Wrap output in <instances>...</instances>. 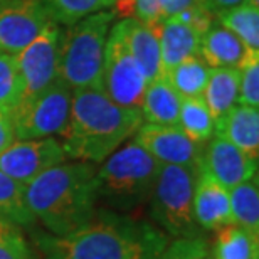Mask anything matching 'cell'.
<instances>
[{"label": "cell", "instance_id": "cb8c5ba5", "mask_svg": "<svg viewBox=\"0 0 259 259\" xmlns=\"http://www.w3.org/2000/svg\"><path fill=\"white\" fill-rule=\"evenodd\" d=\"M259 237L249 234L246 229L229 224L217 229L212 246L214 259H259Z\"/></svg>", "mask_w": 259, "mask_h": 259}, {"label": "cell", "instance_id": "277c9868", "mask_svg": "<svg viewBox=\"0 0 259 259\" xmlns=\"http://www.w3.org/2000/svg\"><path fill=\"white\" fill-rule=\"evenodd\" d=\"M115 12L100 10L76 24L66 25L59 35V79L72 91L101 90L105 49Z\"/></svg>", "mask_w": 259, "mask_h": 259}, {"label": "cell", "instance_id": "f1b7e54d", "mask_svg": "<svg viewBox=\"0 0 259 259\" xmlns=\"http://www.w3.org/2000/svg\"><path fill=\"white\" fill-rule=\"evenodd\" d=\"M239 105L259 106V53L247 54L239 67Z\"/></svg>", "mask_w": 259, "mask_h": 259}, {"label": "cell", "instance_id": "4fadbf2b", "mask_svg": "<svg viewBox=\"0 0 259 259\" xmlns=\"http://www.w3.org/2000/svg\"><path fill=\"white\" fill-rule=\"evenodd\" d=\"M202 168H205L227 190L257 175V160L227 142L226 138L212 137L202 153Z\"/></svg>", "mask_w": 259, "mask_h": 259}, {"label": "cell", "instance_id": "ba28073f", "mask_svg": "<svg viewBox=\"0 0 259 259\" xmlns=\"http://www.w3.org/2000/svg\"><path fill=\"white\" fill-rule=\"evenodd\" d=\"M147 77L132 56L125 37L123 20L111 25L105 49L101 90L116 105L138 110L147 90Z\"/></svg>", "mask_w": 259, "mask_h": 259}, {"label": "cell", "instance_id": "e575fe53", "mask_svg": "<svg viewBox=\"0 0 259 259\" xmlns=\"http://www.w3.org/2000/svg\"><path fill=\"white\" fill-rule=\"evenodd\" d=\"M215 5V10L219 9H229V7H236V5L244 4L246 0H212Z\"/></svg>", "mask_w": 259, "mask_h": 259}, {"label": "cell", "instance_id": "603a6c76", "mask_svg": "<svg viewBox=\"0 0 259 259\" xmlns=\"http://www.w3.org/2000/svg\"><path fill=\"white\" fill-rule=\"evenodd\" d=\"M210 69L200 56H194L179 63L168 72H165L163 77L167 79L175 91L179 93L182 100L187 98H202L205 90V84L209 81Z\"/></svg>", "mask_w": 259, "mask_h": 259}, {"label": "cell", "instance_id": "8d00e7d4", "mask_svg": "<svg viewBox=\"0 0 259 259\" xmlns=\"http://www.w3.org/2000/svg\"><path fill=\"white\" fill-rule=\"evenodd\" d=\"M116 2H121V0H115V4H116ZM115 4H113V5H115Z\"/></svg>", "mask_w": 259, "mask_h": 259}, {"label": "cell", "instance_id": "7c38bea8", "mask_svg": "<svg viewBox=\"0 0 259 259\" xmlns=\"http://www.w3.org/2000/svg\"><path fill=\"white\" fill-rule=\"evenodd\" d=\"M133 142L160 163L182 165L194 170H200L202 167L204 145L190 140L177 125L143 123L133 135Z\"/></svg>", "mask_w": 259, "mask_h": 259}, {"label": "cell", "instance_id": "d4e9b609", "mask_svg": "<svg viewBox=\"0 0 259 259\" xmlns=\"http://www.w3.org/2000/svg\"><path fill=\"white\" fill-rule=\"evenodd\" d=\"M177 126L195 143L205 145L214 137L215 120L202 98L182 100Z\"/></svg>", "mask_w": 259, "mask_h": 259}, {"label": "cell", "instance_id": "44dd1931", "mask_svg": "<svg viewBox=\"0 0 259 259\" xmlns=\"http://www.w3.org/2000/svg\"><path fill=\"white\" fill-rule=\"evenodd\" d=\"M215 20L244 44L247 53H259V7L241 4L215 10Z\"/></svg>", "mask_w": 259, "mask_h": 259}, {"label": "cell", "instance_id": "52a82bcc", "mask_svg": "<svg viewBox=\"0 0 259 259\" xmlns=\"http://www.w3.org/2000/svg\"><path fill=\"white\" fill-rule=\"evenodd\" d=\"M72 90L56 79L32 98H24L10 115L15 140H37L63 135L71 111Z\"/></svg>", "mask_w": 259, "mask_h": 259}, {"label": "cell", "instance_id": "f546056e", "mask_svg": "<svg viewBox=\"0 0 259 259\" xmlns=\"http://www.w3.org/2000/svg\"><path fill=\"white\" fill-rule=\"evenodd\" d=\"M0 259H34L19 227L0 221Z\"/></svg>", "mask_w": 259, "mask_h": 259}, {"label": "cell", "instance_id": "8992f818", "mask_svg": "<svg viewBox=\"0 0 259 259\" xmlns=\"http://www.w3.org/2000/svg\"><path fill=\"white\" fill-rule=\"evenodd\" d=\"M200 170L182 165L160 163L150 209L152 217L168 237L197 236L194 219V187Z\"/></svg>", "mask_w": 259, "mask_h": 259}, {"label": "cell", "instance_id": "4316f807", "mask_svg": "<svg viewBox=\"0 0 259 259\" xmlns=\"http://www.w3.org/2000/svg\"><path fill=\"white\" fill-rule=\"evenodd\" d=\"M59 25H71L88 15L110 9L115 0H35Z\"/></svg>", "mask_w": 259, "mask_h": 259}, {"label": "cell", "instance_id": "e0dca14e", "mask_svg": "<svg viewBox=\"0 0 259 259\" xmlns=\"http://www.w3.org/2000/svg\"><path fill=\"white\" fill-rule=\"evenodd\" d=\"M215 137L226 138L249 157L259 155V110L246 105H236L219 120H215Z\"/></svg>", "mask_w": 259, "mask_h": 259}, {"label": "cell", "instance_id": "484cf974", "mask_svg": "<svg viewBox=\"0 0 259 259\" xmlns=\"http://www.w3.org/2000/svg\"><path fill=\"white\" fill-rule=\"evenodd\" d=\"M0 221L17 227L30 226L35 221L25 202V185L5 175L2 170H0Z\"/></svg>", "mask_w": 259, "mask_h": 259}, {"label": "cell", "instance_id": "d590c367", "mask_svg": "<svg viewBox=\"0 0 259 259\" xmlns=\"http://www.w3.org/2000/svg\"><path fill=\"white\" fill-rule=\"evenodd\" d=\"M244 4H249L252 7H259V0H246Z\"/></svg>", "mask_w": 259, "mask_h": 259}, {"label": "cell", "instance_id": "3957f363", "mask_svg": "<svg viewBox=\"0 0 259 259\" xmlns=\"http://www.w3.org/2000/svg\"><path fill=\"white\" fill-rule=\"evenodd\" d=\"M142 125V113L116 105L103 90H76L61 145L66 157L101 163Z\"/></svg>", "mask_w": 259, "mask_h": 259}, {"label": "cell", "instance_id": "d6a6232c", "mask_svg": "<svg viewBox=\"0 0 259 259\" xmlns=\"http://www.w3.org/2000/svg\"><path fill=\"white\" fill-rule=\"evenodd\" d=\"M15 140L14 135V126L10 121V116L5 115L4 111H0V153L9 147Z\"/></svg>", "mask_w": 259, "mask_h": 259}, {"label": "cell", "instance_id": "1f68e13d", "mask_svg": "<svg viewBox=\"0 0 259 259\" xmlns=\"http://www.w3.org/2000/svg\"><path fill=\"white\" fill-rule=\"evenodd\" d=\"M202 236H192V237H180L175 239L172 244H167L163 252L157 259H189L192 256L194 249L199 244Z\"/></svg>", "mask_w": 259, "mask_h": 259}, {"label": "cell", "instance_id": "836d02e7", "mask_svg": "<svg viewBox=\"0 0 259 259\" xmlns=\"http://www.w3.org/2000/svg\"><path fill=\"white\" fill-rule=\"evenodd\" d=\"M189 259H214L210 247H209V242H207L205 237H200L199 244H197V247L192 252V256H190Z\"/></svg>", "mask_w": 259, "mask_h": 259}, {"label": "cell", "instance_id": "4dcf8cb0", "mask_svg": "<svg viewBox=\"0 0 259 259\" xmlns=\"http://www.w3.org/2000/svg\"><path fill=\"white\" fill-rule=\"evenodd\" d=\"M162 20L175 17L190 9H207L215 12V5L212 0H158Z\"/></svg>", "mask_w": 259, "mask_h": 259}, {"label": "cell", "instance_id": "5b68a950", "mask_svg": "<svg viewBox=\"0 0 259 259\" xmlns=\"http://www.w3.org/2000/svg\"><path fill=\"white\" fill-rule=\"evenodd\" d=\"M160 162L137 143H126L96 170L98 199L113 210L130 212L152 199Z\"/></svg>", "mask_w": 259, "mask_h": 259}, {"label": "cell", "instance_id": "ac0fdd59", "mask_svg": "<svg viewBox=\"0 0 259 259\" xmlns=\"http://www.w3.org/2000/svg\"><path fill=\"white\" fill-rule=\"evenodd\" d=\"M123 25H125L128 49L147 81L150 82L157 77H162V54H160V44L155 30L133 17L123 19Z\"/></svg>", "mask_w": 259, "mask_h": 259}, {"label": "cell", "instance_id": "d6986e66", "mask_svg": "<svg viewBox=\"0 0 259 259\" xmlns=\"http://www.w3.org/2000/svg\"><path fill=\"white\" fill-rule=\"evenodd\" d=\"M180 105H182V98L162 76L147 84L140 113L147 123L174 126L179 121Z\"/></svg>", "mask_w": 259, "mask_h": 259}, {"label": "cell", "instance_id": "2e32d148", "mask_svg": "<svg viewBox=\"0 0 259 259\" xmlns=\"http://www.w3.org/2000/svg\"><path fill=\"white\" fill-rule=\"evenodd\" d=\"M247 54L256 53H247L239 37L232 34L229 29H226L224 25H221L217 20L212 22L200 39L199 56L212 69L215 67L239 69Z\"/></svg>", "mask_w": 259, "mask_h": 259}, {"label": "cell", "instance_id": "8fae6325", "mask_svg": "<svg viewBox=\"0 0 259 259\" xmlns=\"http://www.w3.org/2000/svg\"><path fill=\"white\" fill-rule=\"evenodd\" d=\"M66 160L63 145L54 137L37 140H14L0 153V170L27 185L37 175Z\"/></svg>", "mask_w": 259, "mask_h": 259}, {"label": "cell", "instance_id": "83f0119b", "mask_svg": "<svg viewBox=\"0 0 259 259\" xmlns=\"http://www.w3.org/2000/svg\"><path fill=\"white\" fill-rule=\"evenodd\" d=\"M24 98L22 77L19 74L15 56L0 53V111L12 115Z\"/></svg>", "mask_w": 259, "mask_h": 259}, {"label": "cell", "instance_id": "9c48e42d", "mask_svg": "<svg viewBox=\"0 0 259 259\" xmlns=\"http://www.w3.org/2000/svg\"><path fill=\"white\" fill-rule=\"evenodd\" d=\"M59 24L53 22L15 56L24 84V98L39 95L56 79H59Z\"/></svg>", "mask_w": 259, "mask_h": 259}, {"label": "cell", "instance_id": "30bf717a", "mask_svg": "<svg viewBox=\"0 0 259 259\" xmlns=\"http://www.w3.org/2000/svg\"><path fill=\"white\" fill-rule=\"evenodd\" d=\"M53 22L35 0H0V53L17 56Z\"/></svg>", "mask_w": 259, "mask_h": 259}, {"label": "cell", "instance_id": "9a60e30c", "mask_svg": "<svg viewBox=\"0 0 259 259\" xmlns=\"http://www.w3.org/2000/svg\"><path fill=\"white\" fill-rule=\"evenodd\" d=\"M153 30L160 44L163 74L182 61L199 56L200 39L204 34L184 20L177 17L165 19Z\"/></svg>", "mask_w": 259, "mask_h": 259}, {"label": "cell", "instance_id": "7402d4cb", "mask_svg": "<svg viewBox=\"0 0 259 259\" xmlns=\"http://www.w3.org/2000/svg\"><path fill=\"white\" fill-rule=\"evenodd\" d=\"M232 224L259 237V184L257 175L229 190Z\"/></svg>", "mask_w": 259, "mask_h": 259}, {"label": "cell", "instance_id": "ffe728a7", "mask_svg": "<svg viewBox=\"0 0 259 259\" xmlns=\"http://www.w3.org/2000/svg\"><path fill=\"white\" fill-rule=\"evenodd\" d=\"M202 100L214 120L227 115L236 105H239V69H229V67L210 69Z\"/></svg>", "mask_w": 259, "mask_h": 259}, {"label": "cell", "instance_id": "7a4b0ae2", "mask_svg": "<svg viewBox=\"0 0 259 259\" xmlns=\"http://www.w3.org/2000/svg\"><path fill=\"white\" fill-rule=\"evenodd\" d=\"M25 202L54 236H66L88 224L96 214L98 182L93 163L61 162L25 185Z\"/></svg>", "mask_w": 259, "mask_h": 259}, {"label": "cell", "instance_id": "6da1fadb", "mask_svg": "<svg viewBox=\"0 0 259 259\" xmlns=\"http://www.w3.org/2000/svg\"><path fill=\"white\" fill-rule=\"evenodd\" d=\"M168 236L147 221L118 212H96L95 217L66 236L44 237V259H157Z\"/></svg>", "mask_w": 259, "mask_h": 259}, {"label": "cell", "instance_id": "5bb4252c", "mask_svg": "<svg viewBox=\"0 0 259 259\" xmlns=\"http://www.w3.org/2000/svg\"><path fill=\"white\" fill-rule=\"evenodd\" d=\"M194 219L202 229L217 231L232 224L229 190L200 167L194 187Z\"/></svg>", "mask_w": 259, "mask_h": 259}]
</instances>
